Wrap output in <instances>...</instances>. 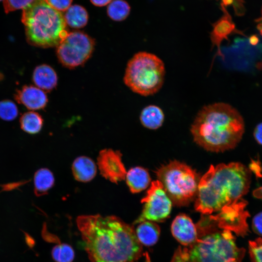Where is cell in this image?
<instances>
[{"label": "cell", "mask_w": 262, "mask_h": 262, "mask_svg": "<svg viewBox=\"0 0 262 262\" xmlns=\"http://www.w3.org/2000/svg\"><path fill=\"white\" fill-rule=\"evenodd\" d=\"M77 224L91 262H135L141 257L133 228L119 218L81 215Z\"/></svg>", "instance_id": "1"}, {"label": "cell", "mask_w": 262, "mask_h": 262, "mask_svg": "<svg viewBox=\"0 0 262 262\" xmlns=\"http://www.w3.org/2000/svg\"><path fill=\"white\" fill-rule=\"evenodd\" d=\"M250 171L239 163L211 165L200 178L195 203L202 215L217 214L243 200L250 183Z\"/></svg>", "instance_id": "2"}, {"label": "cell", "mask_w": 262, "mask_h": 262, "mask_svg": "<svg viewBox=\"0 0 262 262\" xmlns=\"http://www.w3.org/2000/svg\"><path fill=\"white\" fill-rule=\"evenodd\" d=\"M245 131L243 118L230 104L215 102L204 106L191 126L194 141L204 149L222 152L233 148Z\"/></svg>", "instance_id": "3"}, {"label": "cell", "mask_w": 262, "mask_h": 262, "mask_svg": "<svg viewBox=\"0 0 262 262\" xmlns=\"http://www.w3.org/2000/svg\"><path fill=\"white\" fill-rule=\"evenodd\" d=\"M208 229L213 231L197 230L194 243L179 247L171 262H242L245 249L237 246L231 231Z\"/></svg>", "instance_id": "4"}, {"label": "cell", "mask_w": 262, "mask_h": 262, "mask_svg": "<svg viewBox=\"0 0 262 262\" xmlns=\"http://www.w3.org/2000/svg\"><path fill=\"white\" fill-rule=\"evenodd\" d=\"M21 20L27 42L35 47H57L68 33L64 16L44 0H35L24 8Z\"/></svg>", "instance_id": "5"}, {"label": "cell", "mask_w": 262, "mask_h": 262, "mask_svg": "<svg viewBox=\"0 0 262 262\" xmlns=\"http://www.w3.org/2000/svg\"><path fill=\"white\" fill-rule=\"evenodd\" d=\"M165 75V66L162 59L154 54L140 51L128 62L124 81L133 92L148 96L161 89Z\"/></svg>", "instance_id": "6"}, {"label": "cell", "mask_w": 262, "mask_h": 262, "mask_svg": "<svg viewBox=\"0 0 262 262\" xmlns=\"http://www.w3.org/2000/svg\"><path fill=\"white\" fill-rule=\"evenodd\" d=\"M156 174L173 204L186 206L196 198L200 178L188 165L173 161L161 167Z\"/></svg>", "instance_id": "7"}, {"label": "cell", "mask_w": 262, "mask_h": 262, "mask_svg": "<svg viewBox=\"0 0 262 262\" xmlns=\"http://www.w3.org/2000/svg\"><path fill=\"white\" fill-rule=\"evenodd\" d=\"M95 46L94 40L81 31L68 33L57 46L56 53L65 67L75 68L83 64L91 56Z\"/></svg>", "instance_id": "8"}, {"label": "cell", "mask_w": 262, "mask_h": 262, "mask_svg": "<svg viewBox=\"0 0 262 262\" xmlns=\"http://www.w3.org/2000/svg\"><path fill=\"white\" fill-rule=\"evenodd\" d=\"M141 202L145 203L143 210L134 224L145 221L162 222L169 216L173 204L159 180L151 182Z\"/></svg>", "instance_id": "9"}, {"label": "cell", "mask_w": 262, "mask_h": 262, "mask_svg": "<svg viewBox=\"0 0 262 262\" xmlns=\"http://www.w3.org/2000/svg\"><path fill=\"white\" fill-rule=\"evenodd\" d=\"M97 161L100 173L106 179L117 183L125 179L127 172L119 151L103 149L100 151Z\"/></svg>", "instance_id": "10"}, {"label": "cell", "mask_w": 262, "mask_h": 262, "mask_svg": "<svg viewBox=\"0 0 262 262\" xmlns=\"http://www.w3.org/2000/svg\"><path fill=\"white\" fill-rule=\"evenodd\" d=\"M171 232L175 238L184 246L194 243L198 238L196 226L187 215L180 214L173 221Z\"/></svg>", "instance_id": "11"}, {"label": "cell", "mask_w": 262, "mask_h": 262, "mask_svg": "<svg viewBox=\"0 0 262 262\" xmlns=\"http://www.w3.org/2000/svg\"><path fill=\"white\" fill-rule=\"evenodd\" d=\"M16 100L31 110L42 109L48 102L46 93L41 89L33 86L25 85L16 91Z\"/></svg>", "instance_id": "12"}, {"label": "cell", "mask_w": 262, "mask_h": 262, "mask_svg": "<svg viewBox=\"0 0 262 262\" xmlns=\"http://www.w3.org/2000/svg\"><path fill=\"white\" fill-rule=\"evenodd\" d=\"M234 30L235 25L231 20L230 16L227 14L213 24L210 36L212 43V49L216 48V52L213 60L216 56L224 59V55L221 49V43L224 40H228L229 36Z\"/></svg>", "instance_id": "13"}, {"label": "cell", "mask_w": 262, "mask_h": 262, "mask_svg": "<svg viewBox=\"0 0 262 262\" xmlns=\"http://www.w3.org/2000/svg\"><path fill=\"white\" fill-rule=\"evenodd\" d=\"M33 80L37 87L45 91H50L57 83L58 78L55 70L49 66L43 64L35 67Z\"/></svg>", "instance_id": "14"}, {"label": "cell", "mask_w": 262, "mask_h": 262, "mask_svg": "<svg viewBox=\"0 0 262 262\" xmlns=\"http://www.w3.org/2000/svg\"><path fill=\"white\" fill-rule=\"evenodd\" d=\"M72 171L75 180L86 182L91 180L97 173V166L90 158L81 156L77 158L72 165Z\"/></svg>", "instance_id": "15"}, {"label": "cell", "mask_w": 262, "mask_h": 262, "mask_svg": "<svg viewBox=\"0 0 262 262\" xmlns=\"http://www.w3.org/2000/svg\"><path fill=\"white\" fill-rule=\"evenodd\" d=\"M126 183L132 193H137L146 189L150 182L147 171L137 166L129 170L126 175Z\"/></svg>", "instance_id": "16"}, {"label": "cell", "mask_w": 262, "mask_h": 262, "mask_svg": "<svg viewBox=\"0 0 262 262\" xmlns=\"http://www.w3.org/2000/svg\"><path fill=\"white\" fill-rule=\"evenodd\" d=\"M135 231L139 242L149 246L157 243L160 236V229L154 222L145 221L139 223Z\"/></svg>", "instance_id": "17"}, {"label": "cell", "mask_w": 262, "mask_h": 262, "mask_svg": "<svg viewBox=\"0 0 262 262\" xmlns=\"http://www.w3.org/2000/svg\"><path fill=\"white\" fill-rule=\"evenodd\" d=\"M164 119L162 109L156 105H149L142 111L140 120L145 127L150 130H156L162 126Z\"/></svg>", "instance_id": "18"}, {"label": "cell", "mask_w": 262, "mask_h": 262, "mask_svg": "<svg viewBox=\"0 0 262 262\" xmlns=\"http://www.w3.org/2000/svg\"><path fill=\"white\" fill-rule=\"evenodd\" d=\"M64 17L66 25L75 29L84 27L88 19L86 9L79 5L70 6L66 12Z\"/></svg>", "instance_id": "19"}, {"label": "cell", "mask_w": 262, "mask_h": 262, "mask_svg": "<svg viewBox=\"0 0 262 262\" xmlns=\"http://www.w3.org/2000/svg\"><path fill=\"white\" fill-rule=\"evenodd\" d=\"M33 182L35 194L41 196L47 194L54 185V176L49 169L41 168L35 173Z\"/></svg>", "instance_id": "20"}, {"label": "cell", "mask_w": 262, "mask_h": 262, "mask_svg": "<svg viewBox=\"0 0 262 262\" xmlns=\"http://www.w3.org/2000/svg\"><path fill=\"white\" fill-rule=\"evenodd\" d=\"M43 120L41 116L34 111L23 114L20 118V125L23 131L29 134H36L41 130Z\"/></svg>", "instance_id": "21"}, {"label": "cell", "mask_w": 262, "mask_h": 262, "mask_svg": "<svg viewBox=\"0 0 262 262\" xmlns=\"http://www.w3.org/2000/svg\"><path fill=\"white\" fill-rule=\"evenodd\" d=\"M130 9L129 4L124 0H113L108 6L107 13L112 20L120 21L127 17Z\"/></svg>", "instance_id": "22"}, {"label": "cell", "mask_w": 262, "mask_h": 262, "mask_svg": "<svg viewBox=\"0 0 262 262\" xmlns=\"http://www.w3.org/2000/svg\"><path fill=\"white\" fill-rule=\"evenodd\" d=\"M53 259L57 262H71L74 258L72 248L66 244L55 246L51 251Z\"/></svg>", "instance_id": "23"}, {"label": "cell", "mask_w": 262, "mask_h": 262, "mask_svg": "<svg viewBox=\"0 0 262 262\" xmlns=\"http://www.w3.org/2000/svg\"><path fill=\"white\" fill-rule=\"evenodd\" d=\"M18 114L16 104L8 99L0 101V118L5 121H12L15 119Z\"/></svg>", "instance_id": "24"}, {"label": "cell", "mask_w": 262, "mask_h": 262, "mask_svg": "<svg viewBox=\"0 0 262 262\" xmlns=\"http://www.w3.org/2000/svg\"><path fill=\"white\" fill-rule=\"evenodd\" d=\"M248 248L251 262H262V239L249 241Z\"/></svg>", "instance_id": "25"}, {"label": "cell", "mask_w": 262, "mask_h": 262, "mask_svg": "<svg viewBox=\"0 0 262 262\" xmlns=\"http://www.w3.org/2000/svg\"><path fill=\"white\" fill-rule=\"evenodd\" d=\"M35 0H4L3 6L5 12H10L19 9H23Z\"/></svg>", "instance_id": "26"}, {"label": "cell", "mask_w": 262, "mask_h": 262, "mask_svg": "<svg viewBox=\"0 0 262 262\" xmlns=\"http://www.w3.org/2000/svg\"><path fill=\"white\" fill-rule=\"evenodd\" d=\"M49 6L58 11H66L72 0H44Z\"/></svg>", "instance_id": "27"}, {"label": "cell", "mask_w": 262, "mask_h": 262, "mask_svg": "<svg viewBox=\"0 0 262 262\" xmlns=\"http://www.w3.org/2000/svg\"><path fill=\"white\" fill-rule=\"evenodd\" d=\"M252 228L255 233L262 236V212L254 216L252 221Z\"/></svg>", "instance_id": "28"}, {"label": "cell", "mask_w": 262, "mask_h": 262, "mask_svg": "<svg viewBox=\"0 0 262 262\" xmlns=\"http://www.w3.org/2000/svg\"><path fill=\"white\" fill-rule=\"evenodd\" d=\"M253 136L256 142L262 146V122L258 124L255 127Z\"/></svg>", "instance_id": "29"}, {"label": "cell", "mask_w": 262, "mask_h": 262, "mask_svg": "<svg viewBox=\"0 0 262 262\" xmlns=\"http://www.w3.org/2000/svg\"><path fill=\"white\" fill-rule=\"evenodd\" d=\"M96 6L102 7L109 4L112 0H90Z\"/></svg>", "instance_id": "30"}, {"label": "cell", "mask_w": 262, "mask_h": 262, "mask_svg": "<svg viewBox=\"0 0 262 262\" xmlns=\"http://www.w3.org/2000/svg\"><path fill=\"white\" fill-rule=\"evenodd\" d=\"M253 195L256 198L262 199V186L255 189L253 192Z\"/></svg>", "instance_id": "31"}, {"label": "cell", "mask_w": 262, "mask_h": 262, "mask_svg": "<svg viewBox=\"0 0 262 262\" xmlns=\"http://www.w3.org/2000/svg\"><path fill=\"white\" fill-rule=\"evenodd\" d=\"M261 14L262 15L261 17L257 20V22L258 23L257 28L259 31L260 33L262 35V7L261 10Z\"/></svg>", "instance_id": "32"}, {"label": "cell", "mask_w": 262, "mask_h": 262, "mask_svg": "<svg viewBox=\"0 0 262 262\" xmlns=\"http://www.w3.org/2000/svg\"><path fill=\"white\" fill-rule=\"evenodd\" d=\"M145 260L144 261V262H151L148 253L146 252L145 253Z\"/></svg>", "instance_id": "33"}, {"label": "cell", "mask_w": 262, "mask_h": 262, "mask_svg": "<svg viewBox=\"0 0 262 262\" xmlns=\"http://www.w3.org/2000/svg\"><path fill=\"white\" fill-rule=\"evenodd\" d=\"M1 0H0V1Z\"/></svg>", "instance_id": "34"}]
</instances>
